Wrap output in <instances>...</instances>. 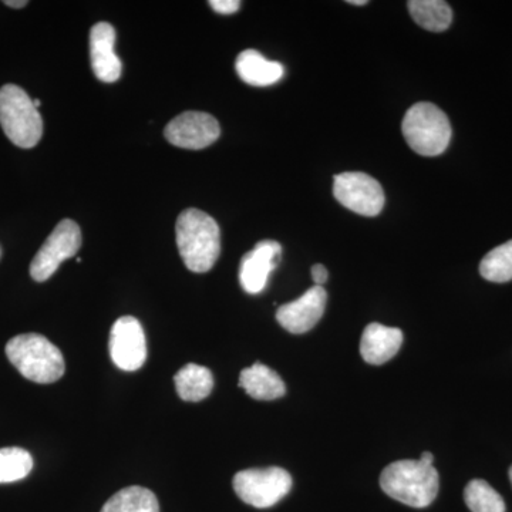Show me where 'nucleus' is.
<instances>
[{
    "instance_id": "obj_1",
    "label": "nucleus",
    "mask_w": 512,
    "mask_h": 512,
    "mask_svg": "<svg viewBox=\"0 0 512 512\" xmlns=\"http://www.w3.org/2000/svg\"><path fill=\"white\" fill-rule=\"evenodd\" d=\"M175 232L178 251L191 272L204 274L217 264L221 232L214 218L197 208H188L178 217Z\"/></svg>"
},
{
    "instance_id": "obj_2",
    "label": "nucleus",
    "mask_w": 512,
    "mask_h": 512,
    "mask_svg": "<svg viewBox=\"0 0 512 512\" xmlns=\"http://www.w3.org/2000/svg\"><path fill=\"white\" fill-rule=\"evenodd\" d=\"M384 493L413 508L429 507L439 494L440 477L434 466L420 460L394 461L380 476Z\"/></svg>"
},
{
    "instance_id": "obj_3",
    "label": "nucleus",
    "mask_w": 512,
    "mask_h": 512,
    "mask_svg": "<svg viewBox=\"0 0 512 512\" xmlns=\"http://www.w3.org/2000/svg\"><path fill=\"white\" fill-rule=\"evenodd\" d=\"M6 356L30 382L55 383L62 379L66 365L57 346L37 333L15 336L6 345Z\"/></svg>"
},
{
    "instance_id": "obj_4",
    "label": "nucleus",
    "mask_w": 512,
    "mask_h": 512,
    "mask_svg": "<svg viewBox=\"0 0 512 512\" xmlns=\"http://www.w3.org/2000/svg\"><path fill=\"white\" fill-rule=\"evenodd\" d=\"M402 130L409 147L424 157L440 156L451 141L450 120L433 103H417L410 107L404 116Z\"/></svg>"
},
{
    "instance_id": "obj_5",
    "label": "nucleus",
    "mask_w": 512,
    "mask_h": 512,
    "mask_svg": "<svg viewBox=\"0 0 512 512\" xmlns=\"http://www.w3.org/2000/svg\"><path fill=\"white\" fill-rule=\"evenodd\" d=\"M0 126L15 146L32 148L43 136V120L33 100L16 84L0 89Z\"/></svg>"
},
{
    "instance_id": "obj_6",
    "label": "nucleus",
    "mask_w": 512,
    "mask_h": 512,
    "mask_svg": "<svg viewBox=\"0 0 512 512\" xmlns=\"http://www.w3.org/2000/svg\"><path fill=\"white\" fill-rule=\"evenodd\" d=\"M235 493L245 504L269 508L278 504L292 488V477L281 467L249 468L235 474Z\"/></svg>"
},
{
    "instance_id": "obj_7",
    "label": "nucleus",
    "mask_w": 512,
    "mask_h": 512,
    "mask_svg": "<svg viewBox=\"0 0 512 512\" xmlns=\"http://www.w3.org/2000/svg\"><path fill=\"white\" fill-rule=\"evenodd\" d=\"M80 247H82V231L79 225L72 220L60 221L33 258L30 264V276L36 282L47 281L59 269L62 262L79 252Z\"/></svg>"
},
{
    "instance_id": "obj_8",
    "label": "nucleus",
    "mask_w": 512,
    "mask_h": 512,
    "mask_svg": "<svg viewBox=\"0 0 512 512\" xmlns=\"http://www.w3.org/2000/svg\"><path fill=\"white\" fill-rule=\"evenodd\" d=\"M333 195L348 210L376 217L384 207V191L375 178L365 173H343L333 181Z\"/></svg>"
},
{
    "instance_id": "obj_9",
    "label": "nucleus",
    "mask_w": 512,
    "mask_h": 512,
    "mask_svg": "<svg viewBox=\"0 0 512 512\" xmlns=\"http://www.w3.org/2000/svg\"><path fill=\"white\" fill-rule=\"evenodd\" d=\"M110 356L124 372H136L147 359V340L143 326L133 316L117 319L110 333Z\"/></svg>"
},
{
    "instance_id": "obj_10",
    "label": "nucleus",
    "mask_w": 512,
    "mask_h": 512,
    "mask_svg": "<svg viewBox=\"0 0 512 512\" xmlns=\"http://www.w3.org/2000/svg\"><path fill=\"white\" fill-rule=\"evenodd\" d=\"M217 119L202 111H185L167 124L164 136L168 143L185 150H202L220 138Z\"/></svg>"
},
{
    "instance_id": "obj_11",
    "label": "nucleus",
    "mask_w": 512,
    "mask_h": 512,
    "mask_svg": "<svg viewBox=\"0 0 512 512\" xmlns=\"http://www.w3.org/2000/svg\"><path fill=\"white\" fill-rule=\"evenodd\" d=\"M328 303V293L323 286L315 285L308 289L301 298L286 303L276 311L279 325L293 335H302L315 328L322 319Z\"/></svg>"
},
{
    "instance_id": "obj_12",
    "label": "nucleus",
    "mask_w": 512,
    "mask_h": 512,
    "mask_svg": "<svg viewBox=\"0 0 512 512\" xmlns=\"http://www.w3.org/2000/svg\"><path fill=\"white\" fill-rule=\"evenodd\" d=\"M282 258V247L279 242H258L252 251L244 255L239 265V284L245 292L256 295L264 291L269 275L275 271Z\"/></svg>"
},
{
    "instance_id": "obj_13",
    "label": "nucleus",
    "mask_w": 512,
    "mask_h": 512,
    "mask_svg": "<svg viewBox=\"0 0 512 512\" xmlns=\"http://www.w3.org/2000/svg\"><path fill=\"white\" fill-rule=\"evenodd\" d=\"M116 30L110 23L100 22L90 30V59L93 72L103 83H116L121 76V60L114 50Z\"/></svg>"
},
{
    "instance_id": "obj_14",
    "label": "nucleus",
    "mask_w": 512,
    "mask_h": 512,
    "mask_svg": "<svg viewBox=\"0 0 512 512\" xmlns=\"http://www.w3.org/2000/svg\"><path fill=\"white\" fill-rule=\"evenodd\" d=\"M402 343V330L380 323H370L360 340V355L369 365H384L399 353Z\"/></svg>"
},
{
    "instance_id": "obj_15",
    "label": "nucleus",
    "mask_w": 512,
    "mask_h": 512,
    "mask_svg": "<svg viewBox=\"0 0 512 512\" xmlns=\"http://www.w3.org/2000/svg\"><path fill=\"white\" fill-rule=\"evenodd\" d=\"M235 69L239 79L249 86L266 87L278 83L284 77L285 69L281 63L265 59L258 50H244L237 57Z\"/></svg>"
},
{
    "instance_id": "obj_16",
    "label": "nucleus",
    "mask_w": 512,
    "mask_h": 512,
    "mask_svg": "<svg viewBox=\"0 0 512 512\" xmlns=\"http://www.w3.org/2000/svg\"><path fill=\"white\" fill-rule=\"evenodd\" d=\"M239 387L244 389L252 399L265 400V402L281 399L286 393L281 376L262 363H255L254 366L242 370L239 376Z\"/></svg>"
},
{
    "instance_id": "obj_17",
    "label": "nucleus",
    "mask_w": 512,
    "mask_h": 512,
    "mask_svg": "<svg viewBox=\"0 0 512 512\" xmlns=\"http://www.w3.org/2000/svg\"><path fill=\"white\" fill-rule=\"evenodd\" d=\"M174 383L181 400L197 403L210 396L214 389V376L207 367L188 363L178 370Z\"/></svg>"
},
{
    "instance_id": "obj_18",
    "label": "nucleus",
    "mask_w": 512,
    "mask_h": 512,
    "mask_svg": "<svg viewBox=\"0 0 512 512\" xmlns=\"http://www.w3.org/2000/svg\"><path fill=\"white\" fill-rule=\"evenodd\" d=\"M407 8L414 22L429 32H444L453 22V10L443 0H412Z\"/></svg>"
},
{
    "instance_id": "obj_19",
    "label": "nucleus",
    "mask_w": 512,
    "mask_h": 512,
    "mask_svg": "<svg viewBox=\"0 0 512 512\" xmlns=\"http://www.w3.org/2000/svg\"><path fill=\"white\" fill-rule=\"evenodd\" d=\"M101 512H160V505L153 491L133 485L114 494Z\"/></svg>"
},
{
    "instance_id": "obj_20",
    "label": "nucleus",
    "mask_w": 512,
    "mask_h": 512,
    "mask_svg": "<svg viewBox=\"0 0 512 512\" xmlns=\"http://www.w3.org/2000/svg\"><path fill=\"white\" fill-rule=\"evenodd\" d=\"M480 274L495 284L512 281V239L484 256Z\"/></svg>"
},
{
    "instance_id": "obj_21",
    "label": "nucleus",
    "mask_w": 512,
    "mask_h": 512,
    "mask_svg": "<svg viewBox=\"0 0 512 512\" xmlns=\"http://www.w3.org/2000/svg\"><path fill=\"white\" fill-rule=\"evenodd\" d=\"M33 470V457L19 447L0 448V484L16 483Z\"/></svg>"
},
{
    "instance_id": "obj_22",
    "label": "nucleus",
    "mask_w": 512,
    "mask_h": 512,
    "mask_svg": "<svg viewBox=\"0 0 512 512\" xmlns=\"http://www.w3.org/2000/svg\"><path fill=\"white\" fill-rule=\"evenodd\" d=\"M464 501L471 512H505L503 497L484 480H473L467 484Z\"/></svg>"
},
{
    "instance_id": "obj_23",
    "label": "nucleus",
    "mask_w": 512,
    "mask_h": 512,
    "mask_svg": "<svg viewBox=\"0 0 512 512\" xmlns=\"http://www.w3.org/2000/svg\"><path fill=\"white\" fill-rule=\"evenodd\" d=\"M210 6L220 15H234L241 8L238 0H211Z\"/></svg>"
},
{
    "instance_id": "obj_24",
    "label": "nucleus",
    "mask_w": 512,
    "mask_h": 512,
    "mask_svg": "<svg viewBox=\"0 0 512 512\" xmlns=\"http://www.w3.org/2000/svg\"><path fill=\"white\" fill-rule=\"evenodd\" d=\"M329 272L323 265H315L312 268V279L318 286H323L328 281Z\"/></svg>"
},
{
    "instance_id": "obj_25",
    "label": "nucleus",
    "mask_w": 512,
    "mask_h": 512,
    "mask_svg": "<svg viewBox=\"0 0 512 512\" xmlns=\"http://www.w3.org/2000/svg\"><path fill=\"white\" fill-rule=\"evenodd\" d=\"M5 5L10 6V8L20 9L25 8L28 2L26 0H6Z\"/></svg>"
},
{
    "instance_id": "obj_26",
    "label": "nucleus",
    "mask_w": 512,
    "mask_h": 512,
    "mask_svg": "<svg viewBox=\"0 0 512 512\" xmlns=\"http://www.w3.org/2000/svg\"><path fill=\"white\" fill-rule=\"evenodd\" d=\"M420 461L426 466H433L434 456L430 453V451H424L420 456Z\"/></svg>"
},
{
    "instance_id": "obj_27",
    "label": "nucleus",
    "mask_w": 512,
    "mask_h": 512,
    "mask_svg": "<svg viewBox=\"0 0 512 512\" xmlns=\"http://www.w3.org/2000/svg\"><path fill=\"white\" fill-rule=\"evenodd\" d=\"M348 3L355 6H365L367 5V0H349Z\"/></svg>"
},
{
    "instance_id": "obj_28",
    "label": "nucleus",
    "mask_w": 512,
    "mask_h": 512,
    "mask_svg": "<svg viewBox=\"0 0 512 512\" xmlns=\"http://www.w3.org/2000/svg\"><path fill=\"white\" fill-rule=\"evenodd\" d=\"M33 104H35L36 109H39L40 104H42V101L39 99L33 100Z\"/></svg>"
},
{
    "instance_id": "obj_29",
    "label": "nucleus",
    "mask_w": 512,
    "mask_h": 512,
    "mask_svg": "<svg viewBox=\"0 0 512 512\" xmlns=\"http://www.w3.org/2000/svg\"><path fill=\"white\" fill-rule=\"evenodd\" d=\"M510 481H511V485H512V466L510 468Z\"/></svg>"
}]
</instances>
